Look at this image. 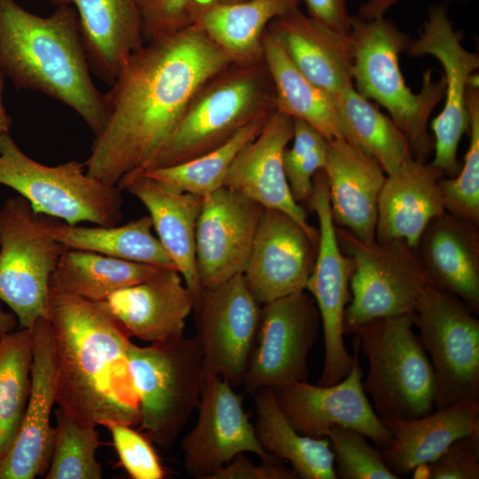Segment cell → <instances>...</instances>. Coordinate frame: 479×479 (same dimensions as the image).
Returning <instances> with one entry per match:
<instances>
[{"label": "cell", "mask_w": 479, "mask_h": 479, "mask_svg": "<svg viewBox=\"0 0 479 479\" xmlns=\"http://www.w3.org/2000/svg\"><path fill=\"white\" fill-rule=\"evenodd\" d=\"M301 0H242L205 7L196 22L233 63L263 59V35L276 18L299 7Z\"/></svg>", "instance_id": "30"}, {"label": "cell", "mask_w": 479, "mask_h": 479, "mask_svg": "<svg viewBox=\"0 0 479 479\" xmlns=\"http://www.w3.org/2000/svg\"><path fill=\"white\" fill-rule=\"evenodd\" d=\"M293 135L294 118L274 112L259 134L239 152L224 186L264 208L286 213L318 243V231L309 224L306 210L294 199L284 169V152Z\"/></svg>", "instance_id": "20"}, {"label": "cell", "mask_w": 479, "mask_h": 479, "mask_svg": "<svg viewBox=\"0 0 479 479\" xmlns=\"http://www.w3.org/2000/svg\"><path fill=\"white\" fill-rule=\"evenodd\" d=\"M459 297L428 285L413 312L431 357L436 406L479 401V320Z\"/></svg>", "instance_id": "11"}, {"label": "cell", "mask_w": 479, "mask_h": 479, "mask_svg": "<svg viewBox=\"0 0 479 479\" xmlns=\"http://www.w3.org/2000/svg\"><path fill=\"white\" fill-rule=\"evenodd\" d=\"M342 138L373 159L386 175L412 159L410 144L393 121L355 89L354 83L334 97Z\"/></svg>", "instance_id": "32"}, {"label": "cell", "mask_w": 479, "mask_h": 479, "mask_svg": "<svg viewBox=\"0 0 479 479\" xmlns=\"http://www.w3.org/2000/svg\"><path fill=\"white\" fill-rule=\"evenodd\" d=\"M48 224L55 239L67 249L90 251L177 270L159 239L153 234L149 216L121 226L71 225L50 216Z\"/></svg>", "instance_id": "34"}, {"label": "cell", "mask_w": 479, "mask_h": 479, "mask_svg": "<svg viewBox=\"0 0 479 479\" xmlns=\"http://www.w3.org/2000/svg\"><path fill=\"white\" fill-rule=\"evenodd\" d=\"M426 466L429 479H478L479 432L456 439Z\"/></svg>", "instance_id": "44"}, {"label": "cell", "mask_w": 479, "mask_h": 479, "mask_svg": "<svg viewBox=\"0 0 479 479\" xmlns=\"http://www.w3.org/2000/svg\"><path fill=\"white\" fill-rule=\"evenodd\" d=\"M145 436L168 449L177 439L200 399L206 378L204 357L194 334L137 346L127 354Z\"/></svg>", "instance_id": "7"}, {"label": "cell", "mask_w": 479, "mask_h": 479, "mask_svg": "<svg viewBox=\"0 0 479 479\" xmlns=\"http://www.w3.org/2000/svg\"><path fill=\"white\" fill-rule=\"evenodd\" d=\"M469 144L464 164L453 177H443L440 185L445 211L479 224V91L478 82L467 89Z\"/></svg>", "instance_id": "39"}, {"label": "cell", "mask_w": 479, "mask_h": 479, "mask_svg": "<svg viewBox=\"0 0 479 479\" xmlns=\"http://www.w3.org/2000/svg\"><path fill=\"white\" fill-rule=\"evenodd\" d=\"M117 186L146 208L157 238L196 300L203 291L195 262V232L203 197L170 190L141 175L126 176Z\"/></svg>", "instance_id": "28"}, {"label": "cell", "mask_w": 479, "mask_h": 479, "mask_svg": "<svg viewBox=\"0 0 479 479\" xmlns=\"http://www.w3.org/2000/svg\"><path fill=\"white\" fill-rule=\"evenodd\" d=\"M308 15L329 28L349 35L350 17L347 0H303Z\"/></svg>", "instance_id": "46"}, {"label": "cell", "mask_w": 479, "mask_h": 479, "mask_svg": "<svg viewBox=\"0 0 479 479\" xmlns=\"http://www.w3.org/2000/svg\"><path fill=\"white\" fill-rule=\"evenodd\" d=\"M416 251L429 285L479 312V224L445 211L428 224Z\"/></svg>", "instance_id": "25"}, {"label": "cell", "mask_w": 479, "mask_h": 479, "mask_svg": "<svg viewBox=\"0 0 479 479\" xmlns=\"http://www.w3.org/2000/svg\"><path fill=\"white\" fill-rule=\"evenodd\" d=\"M163 269L94 252L67 249L51 280L67 292L102 302L114 292L143 282Z\"/></svg>", "instance_id": "35"}, {"label": "cell", "mask_w": 479, "mask_h": 479, "mask_svg": "<svg viewBox=\"0 0 479 479\" xmlns=\"http://www.w3.org/2000/svg\"><path fill=\"white\" fill-rule=\"evenodd\" d=\"M255 434L271 456L291 464L298 478L335 479L334 453L327 437L313 438L299 433L280 410L271 389L254 394Z\"/></svg>", "instance_id": "31"}, {"label": "cell", "mask_w": 479, "mask_h": 479, "mask_svg": "<svg viewBox=\"0 0 479 479\" xmlns=\"http://www.w3.org/2000/svg\"><path fill=\"white\" fill-rule=\"evenodd\" d=\"M274 112L275 88L264 59L232 63L195 92L168 142L143 170L204 154Z\"/></svg>", "instance_id": "5"}, {"label": "cell", "mask_w": 479, "mask_h": 479, "mask_svg": "<svg viewBox=\"0 0 479 479\" xmlns=\"http://www.w3.org/2000/svg\"><path fill=\"white\" fill-rule=\"evenodd\" d=\"M53 450L46 479H100L97 452L102 443L97 427L81 424L60 408L55 410Z\"/></svg>", "instance_id": "38"}, {"label": "cell", "mask_w": 479, "mask_h": 479, "mask_svg": "<svg viewBox=\"0 0 479 479\" xmlns=\"http://www.w3.org/2000/svg\"><path fill=\"white\" fill-rule=\"evenodd\" d=\"M241 453L228 464L217 470L208 479H297L292 467L283 464L281 460H263L259 465L254 464L246 455Z\"/></svg>", "instance_id": "45"}, {"label": "cell", "mask_w": 479, "mask_h": 479, "mask_svg": "<svg viewBox=\"0 0 479 479\" xmlns=\"http://www.w3.org/2000/svg\"><path fill=\"white\" fill-rule=\"evenodd\" d=\"M233 63L198 25L145 43L105 93L108 116L83 164L117 186L145 169L168 142L195 92Z\"/></svg>", "instance_id": "1"}, {"label": "cell", "mask_w": 479, "mask_h": 479, "mask_svg": "<svg viewBox=\"0 0 479 479\" xmlns=\"http://www.w3.org/2000/svg\"><path fill=\"white\" fill-rule=\"evenodd\" d=\"M32 338L20 328L0 342V462L21 426L31 391Z\"/></svg>", "instance_id": "36"}, {"label": "cell", "mask_w": 479, "mask_h": 479, "mask_svg": "<svg viewBox=\"0 0 479 479\" xmlns=\"http://www.w3.org/2000/svg\"><path fill=\"white\" fill-rule=\"evenodd\" d=\"M363 374L356 357L349 373L338 383L322 386L294 381L271 389L280 410L302 435L324 438L331 428L342 426L360 432L384 450L392 434L366 397Z\"/></svg>", "instance_id": "17"}, {"label": "cell", "mask_w": 479, "mask_h": 479, "mask_svg": "<svg viewBox=\"0 0 479 479\" xmlns=\"http://www.w3.org/2000/svg\"><path fill=\"white\" fill-rule=\"evenodd\" d=\"M263 208L225 186L203 197L195 232V262L202 289L243 274Z\"/></svg>", "instance_id": "18"}, {"label": "cell", "mask_w": 479, "mask_h": 479, "mask_svg": "<svg viewBox=\"0 0 479 479\" xmlns=\"http://www.w3.org/2000/svg\"><path fill=\"white\" fill-rule=\"evenodd\" d=\"M398 0H369L350 17L353 44L352 77L363 97L388 110L390 119L407 138L413 158L426 161L434 151V137L428 123L433 109L445 92L444 75L436 81L428 70L419 93L406 86L399 55L410 40L396 24L385 18Z\"/></svg>", "instance_id": "4"}, {"label": "cell", "mask_w": 479, "mask_h": 479, "mask_svg": "<svg viewBox=\"0 0 479 479\" xmlns=\"http://www.w3.org/2000/svg\"><path fill=\"white\" fill-rule=\"evenodd\" d=\"M324 170L335 226L362 241L375 240L378 200L386 179L381 167L337 137L327 140Z\"/></svg>", "instance_id": "23"}, {"label": "cell", "mask_w": 479, "mask_h": 479, "mask_svg": "<svg viewBox=\"0 0 479 479\" xmlns=\"http://www.w3.org/2000/svg\"><path fill=\"white\" fill-rule=\"evenodd\" d=\"M263 57L275 88L276 111L305 122L326 140L342 137L334 99L298 70L267 28Z\"/></svg>", "instance_id": "33"}, {"label": "cell", "mask_w": 479, "mask_h": 479, "mask_svg": "<svg viewBox=\"0 0 479 479\" xmlns=\"http://www.w3.org/2000/svg\"><path fill=\"white\" fill-rule=\"evenodd\" d=\"M216 0H138L143 38L147 43L193 25Z\"/></svg>", "instance_id": "42"}, {"label": "cell", "mask_w": 479, "mask_h": 479, "mask_svg": "<svg viewBox=\"0 0 479 479\" xmlns=\"http://www.w3.org/2000/svg\"><path fill=\"white\" fill-rule=\"evenodd\" d=\"M267 29L278 39L298 70L334 97L353 83V44L296 7L274 19Z\"/></svg>", "instance_id": "26"}, {"label": "cell", "mask_w": 479, "mask_h": 479, "mask_svg": "<svg viewBox=\"0 0 479 479\" xmlns=\"http://www.w3.org/2000/svg\"><path fill=\"white\" fill-rule=\"evenodd\" d=\"M197 408V422L181 443L184 467L191 476L208 479L241 453H254L262 460L278 459L262 447L242 397L227 380L206 374Z\"/></svg>", "instance_id": "16"}, {"label": "cell", "mask_w": 479, "mask_h": 479, "mask_svg": "<svg viewBox=\"0 0 479 479\" xmlns=\"http://www.w3.org/2000/svg\"><path fill=\"white\" fill-rule=\"evenodd\" d=\"M193 311L206 374L218 375L232 386L243 384L261 311L243 274L203 289Z\"/></svg>", "instance_id": "15"}, {"label": "cell", "mask_w": 479, "mask_h": 479, "mask_svg": "<svg viewBox=\"0 0 479 479\" xmlns=\"http://www.w3.org/2000/svg\"><path fill=\"white\" fill-rule=\"evenodd\" d=\"M413 313L374 318L355 332L368 373L362 386L381 419L411 420L433 412L436 381Z\"/></svg>", "instance_id": "6"}, {"label": "cell", "mask_w": 479, "mask_h": 479, "mask_svg": "<svg viewBox=\"0 0 479 479\" xmlns=\"http://www.w3.org/2000/svg\"><path fill=\"white\" fill-rule=\"evenodd\" d=\"M72 5L78 15L90 72L112 84L129 57L145 42L138 0H46Z\"/></svg>", "instance_id": "27"}, {"label": "cell", "mask_w": 479, "mask_h": 479, "mask_svg": "<svg viewBox=\"0 0 479 479\" xmlns=\"http://www.w3.org/2000/svg\"><path fill=\"white\" fill-rule=\"evenodd\" d=\"M336 233L341 247L355 263L343 335L355 334L374 318L413 313L420 294L429 285L417 251L403 240L365 242L340 227Z\"/></svg>", "instance_id": "10"}, {"label": "cell", "mask_w": 479, "mask_h": 479, "mask_svg": "<svg viewBox=\"0 0 479 479\" xmlns=\"http://www.w3.org/2000/svg\"><path fill=\"white\" fill-rule=\"evenodd\" d=\"M308 206L318 217V240L306 290L318 307L324 334L325 359L318 384L329 386L344 379L356 360L343 342V317L351 300L349 285L355 263L342 252L337 237L324 169L313 177V191Z\"/></svg>", "instance_id": "12"}, {"label": "cell", "mask_w": 479, "mask_h": 479, "mask_svg": "<svg viewBox=\"0 0 479 479\" xmlns=\"http://www.w3.org/2000/svg\"><path fill=\"white\" fill-rule=\"evenodd\" d=\"M444 173L426 161L410 159L386 175L379 200L377 240H403L417 249L428 224L445 212Z\"/></svg>", "instance_id": "24"}, {"label": "cell", "mask_w": 479, "mask_h": 479, "mask_svg": "<svg viewBox=\"0 0 479 479\" xmlns=\"http://www.w3.org/2000/svg\"><path fill=\"white\" fill-rule=\"evenodd\" d=\"M318 243L288 215L264 208L243 276L260 305L306 290Z\"/></svg>", "instance_id": "19"}, {"label": "cell", "mask_w": 479, "mask_h": 479, "mask_svg": "<svg viewBox=\"0 0 479 479\" xmlns=\"http://www.w3.org/2000/svg\"><path fill=\"white\" fill-rule=\"evenodd\" d=\"M321 318L307 290L261 305L259 326L243 384L255 394L309 377L308 357Z\"/></svg>", "instance_id": "13"}, {"label": "cell", "mask_w": 479, "mask_h": 479, "mask_svg": "<svg viewBox=\"0 0 479 479\" xmlns=\"http://www.w3.org/2000/svg\"><path fill=\"white\" fill-rule=\"evenodd\" d=\"M327 438L336 461V478L397 479L386 466L381 452L360 432L342 426L330 428Z\"/></svg>", "instance_id": "41"}, {"label": "cell", "mask_w": 479, "mask_h": 479, "mask_svg": "<svg viewBox=\"0 0 479 479\" xmlns=\"http://www.w3.org/2000/svg\"><path fill=\"white\" fill-rule=\"evenodd\" d=\"M240 1H242V0H216L215 2L221 3V4H228V3H235V2H240Z\"/></svg>", "instance_id": "49"}, {"label": "cell", "mask_w": 479, "mask_h": 479, "mask_svg": "<svg viewBox=\"0 0 479 479\" xmlns=\"http://www.w3.org/2000/svg\"><path fill=\"white\" fill-rule=\"evenodd\" d=\"M406 51L412 56H433L444 68L446 99L442 112L431 122L434 159L430 163L444 177H453L461 168L458 147L468 129L466 98L469 85L478 82L475 74L479 67L478 54L463 46L442 4L429 9L418 38L409 42Z\"/></svg>", "instance_id": "14"}, {"label": "cell", "mask_w": 479, "mask_h": 479, "mask_svg": "<svg viewBox=\"0 0 479 479\" xmlns=\"http://www.w3.org/2000/svg\"><path fill=\"white\" fill-rule=\"evenodd\" d=\"M111 433L114 448L123 467L133 479H162L164 469L145 435L132 426L114 420L101 424Z\"/></svg>", "instance_id": "43"}, {"label": "cell", "mask_w": 479, "mask_h": 479, "mask_svg": "<svg viewBox=\"0 0 479 479\" xmlns=\"http://www.w3.org/2000/svg\"><path fill=\"white\" fill-rule=\"evenodd\" d=\"M4 75L0 71V135L9 133L12 124V117L7 114L3 103V89Z\"/></svg>", "instance_id": "48"}, {"label": "cell", "mask_w": 479, "mask_h": 479, "mask_svg": "<svg viewBox=\"0 0 479 479\" xmlns=\"http://www.w3.org/2000/svg\"><path fill=\"white\" fill-rule=\"evenodd\" d=\"M0 71L17 90L37 91L70 107L94 137L104 129L106 96L91 78L72 5L40 16L14 0H0Z\"/></svg>", "instance_id": "3"}, {"label": "cell", "mask_w": 479, "mask_h": 479, "mask_svg": "<svg viewBox=\"0 0 479 479\" xmlns=\"http://www.w3.org/2000/svg\"><path fill=\"white\" fill-rule=\"evenodd\" d=\"M270 116L250 122L225 144L190 161L127 176H145L170 190L204 197L224 186L233 160L259 134Z\"/></svg>", "instance_id": "37"}, {"label": "cell", "mask_w": 479, "mask_h": 479, "mask_svg": "<svg viewBox=\"0 0 479 479\" xmlns=\"http://www.w3.org/2000/svg\"><path fill=\"white\" fill-rule=\"evenodd\" d=\"M33 361L31 391L17 437L3 461L0 479H34L44 475L51 461L55 428L56 369L51 331L46 318L30 328Z\"/></svg>", "instance_id": "21"}, {"label": "cell", "mask_w": 479, "mask_h": 479, "mask_svg": "<svg viewBox=\"0 0 479 479\" xmlns=\"http://www.w3.org/2000/svg\"><path fill=\"white\" fill-rule=\"evenodd\" d=\"M392 440L382 450L398 478L438 458L456 439L479 432V401L465 402L411 420L381 419Z\"/></svg>", "instance_id": "29"}, {"label": "cell", "mask_w": 479, "mask_h": 479, "mask_svg": "<svg viewBox=\"0 0 479 479\" xmlns=\"http://www.w3.org/2000/svg\"><path fill=\"white\" fill-rule=\"evenodd\" d=\"M46 318L56 369V404L81 424L139 422L128 366L131 336L104 301L67 292L50 279Z\"/></svg>", "instance_id": "2"}, {"label": "cell", "mask_w": 479, "mask_h": 479, "mask_svg": "<svg viewBox=\"0 0 479 479\" xmlns=\"http://www.w3.org/2000/svg\"><path fill=\"white\" fill-rule=\"evenodd\" d=\"M67 248L51 233L48 216L33 211L22 196L0 208V300L30 329L46 318L50 279Z\"/></svg>", "instance_id": "9"}, {"label": "cell", "mask_w": 479, "mask_h": 479, "mask_svg": "<svg viewBox=\"0 0 479 479\" xmlns=\"http://www.w3.org/2000/svg\"><path fill=\"white\" fill-rule=\"evenodd\" d=\"M291 148L283 155L284 169L291 193L300 205L308 206L313 177L326 163L327 140L303 121L294 119Z\"/></svg>", "instance_id": "40"}, {"label": "cell", "mask_w": 479, "mask_h": 479, "mask_svg": "<svg viewBox=\"0 0 479 479\" xmlns=\"http://www.w3.org/2000/svg\"><path fill=\"white\" fill-rule=\"evenodd\" d=\"M0 185L24 197L33 211L75 225H115L122 217V191L90 177L83 162L56 166L27 156L9 133L0 135Z\"/></svg>", "instance_id": "8"}, {"label": "cell", "mask_w": 479, "mask_h": 479, "mask_svg": "<svg viewBox=\"0 0 479 479\" xmlns=\"http://www.w3.org/2000/svg\"><path fill=\"white\" fill-rule=\"evenodd\" d=\"M104 302L131 337L153 343L184 336L195 297L176 269L165 268Z\"/></svg>", "instance_id": "22"}, {"label": "cell", "mask_w": 479, "mask_h": 479, "mask_svg": "<svg viewBox=\"0 0 479 479\" xmlns=\"http://www.w3.org/2000/svg\"><path fill=\"white\" fill-rule=\"evenodd\" d=\"M2 303L0 300V342L19 325L16 316L12 311H5Z\"/></svg>", "instance_id": "47"}]
</instances>
